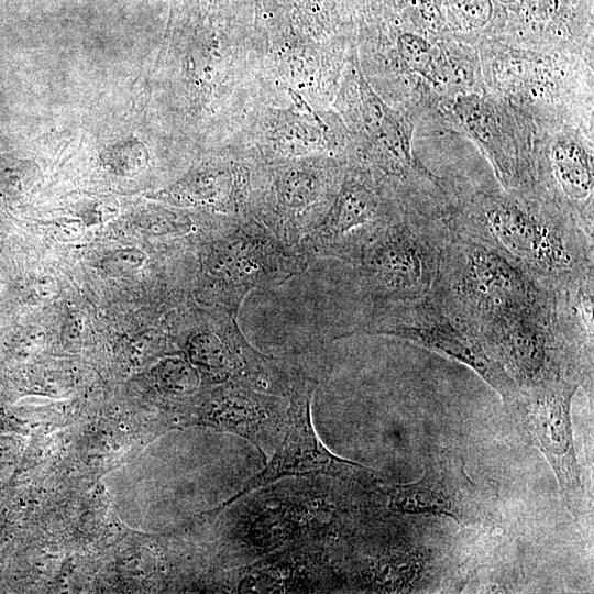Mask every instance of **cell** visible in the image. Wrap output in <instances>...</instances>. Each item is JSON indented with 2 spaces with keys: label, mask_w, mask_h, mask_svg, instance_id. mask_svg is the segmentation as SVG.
I'll return each instance as SVG.
<instances>
[{
  "label": "cell",
  "mask_w": 594,
  "mask_h": 594,
  "mask_svg": "<svg viewBox=\"0 0 594 594\" xmlns=\"http://www.w3.org/2000/svg\"><path fill=\"white\" fill-rule=\"evenodd\" d=\"M449 189L450 230L494 248L552 290L593 276V237L537 189Z\"/></svg>",
  "instance_id": "cell-1"
},
{
  "label": "cell",
  "mask_w": 594,
  "mask_h": 594,
  "mask_svg": "<svg viewBox=\"0 0 594 594\" xmlns=\"http://www.w3.org/2000/svg\"><path fill=\"white\" fill-rule=\"evenodd\" d=\"M553 295L494 248L449 228L432 296L469 332L497 316L547 302Z\"/></svg>",
  "instance_id": "cell-2"
},
{
  "label": "cell",
  "mask_w": 594,
  "mask_h": 594,
  "mask_svg": "<svg viewBox=\"0 0 594 594\" xmlns=\"http://www.w3.org/2000/svg\"><path fill=\"white\" fill-rule=\"evenodd\" d=\"M448 237L441 215L405 210L395 218L351 265L365 312L431 296Z\"/></svg>",
  "instance_id": "cell-3"
},
{
  "label": "cell",
  "mask_w": 594,
  "mask_h": 594,
  "mask_svg": "<svg viewBox=\"0 0 594 594\" xmlns=\"http://www.w3.org/2000/svg\"><path fill=\"white\" fill-rule=\"evenodd\" d=\"M311 260L252 218L211 237L200 252L204 290L218 308L238 314L256 288L282 285Z\"/></svg>",
  "instance_id": "cell-4"
},
{
  "label": "cell",
  "mask_w": 594,
  "mask_h": 594,
  "mask_svg": "<svg viewBox=\"0 0 594 594\" xmlns=\"http://www.w3.org/2000/svg\"><path fill=\"white\" fill-rule=\"evenodd\" d=\"M355 334L386 336L413 342L476 372L508 405L520 389L482 342L455 322L433 296L365 312L343 338Z\"/></svg>",
  "instance_id": "cell-5"
},
{
  "label": "cell",
  "mask_w": 594,
  "mask_h": 594,
  "mask_svg": "<svg viewBox=\"0 0 594 594\" xmlns=\"http://www.w3.org/2000/svg\"><path fill=\"white\" fill-rule=\"evenodd\" d=\"M403 211L397 199L367 169H349L300 250L311 261L332 258L352 265Z\"/></svg>",
  "instance_id": "cell-6"
},
{
  "label": "cell",
  "mask_w": 594,
  "mask_h": 594,
  "mask_svg": "<svg viewBox=\"0 0 594 594\" xmlns=\"http://www.w3.org/2000/svg\"><path fill=\"white\" fill-rule=\"evenodd\" d=\"M440 101L444 118L482 150L504 189H535V147L528 139L525 116L519 120L517 110L487 90Z\"/></svg>",
  "instance_id": "cell-7"
},
{
  "label": "cell",
  "mask_w": 594,
  "mask_h": 594,
  "mask_svg": "<svg viewBox=\"0 0 594 594\" xmlns=\"http://www.w3.org/2000/svg\"><path fill=\"white\" fill-rule=\"evenodd\" d=\"M317 382L294 370L288 395L287 424L277 451L266 466L253 475L231 497L202 515L216 516L252 491L285 476L328 474L341 477H372L366 466L342 459L328 450L318 438L311 421V400ZM201 515V516H202Z\"/></svg>",
  "instance_id": "cell-8"
},
{
  "label": "cell",
  "mask_w": 594,
  "mask_h": 594,
  "mask_svg": "<svg viewBox=\"0 0 594 594\" xmlns=\"http://www.w3.org/2000/svg\"><path fill=\"white\" fill-rule=\"evenodd\" d=\"M187 360L215 385L241 383L260 392L288 397L293 371L255 350L239 328L237 314L219 308L212 322L185 339Z\"/></svg>",
  "instance_id": "cell-9"
},
{
  "label": "cell",
  "mask_w": 594,
  "mask_h": 594,
  "mask_svg": "<svg viewBox=\"0 0 594 594\" xmlns=\"http://www.w3.org/2000/svg\"><path fill=\"white\" fill-rule=\"evenodd\" d=\"M580 382L558 377L521 388L516 405L534 444L550 463L566 507L581 509L584 488L571 422L572 398Z\"/></svg>",
  "instance_id": "cell-10"
},
{
  "label": "cell",
  "mask_w": 594,
  "mask_h": 594,
  "mask_svg": "<svg viewBox=\"0 0 594 594\" xmlns=\"http://www.w3.org/2000/svg\"><path fill=\"white\" fill-rule=\"evenodd\" d=\"M337 174L336 169L311 165L279 168L263 200L250 208L249 218L300 250L336 194L342 178Z\"/></svg>",
  "instance_id": "cell-11"
},
{
  "label": "cell",
  "mask_w": 594,
  "mask_h": 594,
  "mask_svg": "<svg viewBox=\"0 0 594 594\" xmlns=\"http://www.w3.org/2000/svg\"><path fill=\"white\" fill-rule=\"evenodd\" d=\"M535 188L593 237L592 142L570 129L559 131L534 153Z\"/></svg>",
  "instance_id": "cell-12"
},
{
  "label": "cell",
  "mask_w": 594,
  "mask_h": 594,
  "mask_svg": "<svg viewBox=\"0 0 594 594\" xmlns=\"http://www.w3.org/2000/svg\"><path fill=\"white\" fill-rule=\"evenodd\" d=\"M481 63L485 86L525 117L548 107L563 92L562 57L539 48L483 47Z\"/></svg>",
  "instance_id": "cell-13"
},
{
  "label": "cell",
  "mask_w": 594,
  "mask_h": 594,
  "mask_svg": "<svg viewBox=\"0 0 594 594\" xmlns=\"http://www.w3.org/2000/svg\"><path fill=\"white\" fill-rule=\"evenodd\" d=\"M383 492L393 509L407 514L448 516L461 525L483 516L477 486L465 473L464 463L449 455L430 460L420 480L387 485Z\"/></svg>",
  "instance_id": "cell-14"
},
{
  "label": "cell",
  "mask_w": 594,
  "mask_h": 594,
  "mask_svg": "<svg viewBox=\"0 0 594 594\" xmlns=\"http://www.w3.org/2000/svg\"><path fill=\"white\" fill-rule=\"evenodd\" d=\"M288 398L241 383L215 385L197 426L238 435L261 452L275 447L287 424Z\"/></svg>",
  "instance_id": "cell-15"
},
{
  "label": "cell",
  "mask_w": 594,
  "mask_h": 594,
  "mask_svg": "<svg viewBox=\"0 0 594 594\" xmlns=\"http://www.w3.org/2000/svg\"><path fill=\"white\" fill-rule=\"evenodd\" d=\"M249 172L240 166H213L198 169L166 191L176 205L207 207L226 217L249 218Z\"/></svg>",
  "instance_id": "cell-16"
},
{
  "label": "cell",
  "mask_w": 594,
  "mask_h": 594,
  "mask_svg": "<svg viewBox=\"0 0 594 594\" xmlns=\"http://www.w3.org/2000/svg\"><path fill=\"white\" fill-rule=\"evenodd\" d=\"M396 53L402 66L432 89L438 59L437 42L419 33L405 32L396 40Z\"/></svg>",
  "instance_id": "cell-17"
},
{
  "label": "cell",
  "mask_w": 594,
  "mask_h": 594,
  "mask_svg": "<svg viewBox=\"0 0 594 594\" xmlns=\"http://www.w3.org/2000/svg\"><path fill=\"white\" fill-rule=\"evenodd\" d=\"M154 374L161 389L175 398L190 397L201 383L196 367L179 355L164 358L155 367Z\"/></svg>",
  "instance_id": "cell-18"
},
{
  "label": "cell",
  "mask_w": 594,
  "mask_h": 594,
  "mask_svg": "<svg viewBox=\"0 0 594 594\" xmlns=\"http://www.w3.org/2000/svg\"><path fill=\"white\" fill-rule=\"evenodd\" d=\"M458 26L464 32L483 31L493 18L491 0H450Z\"/></svg>",
  "instance_id": "cell-19"
},
{
  "label": "cell",
  "mask_w": 594,
  "mask_h": 594,
  "mask_svg": "<svg viewBox=\"0 0 594 594\" xmlns=\"http://www.w3.org/2000/svg\"><path fill=\"white\" fill-rule=\"evenodd\" d=\"M148 260L146 252L138 248H121L110 252L101 261L109 276H129L140 271Z\"/></svg>",
  "instance_id": "cell-20"
},
{
  "label": "cell",
  "mask_w": 594,
  "mask_h": 594,
  "mask_svg": "<svg viewBox=\"0 0 594 594\" xmlns=\"http://www.w3.org/2000/svg\"><path fill=\"white\" fill-rule=\"evenodd\" d=\"M86 224L79 220H57L50 226V234L61 242H73L85 233Z\"/></svg>",
  "instance_id": "cell-21"
},
{
  "label": "cell",
  "mask_w": 594,
  "mask_h": 594,
  "mask_svg": "<svg viewBox=\"0 0 594 594\" xmlns=\"http://www.w3.org/2000/svg\"><path fill=\"white\" fill-rule=\"evenodd\" d=\"M62 334L64 340L76 342L81 336L84 328V315L78 311L70 312L64 321Z\"/></svg>",
  "instance_id": "cell-22"
},
{
  "label": "cell",
  "mask_w": 594,
  "mask_h": 594,
  "mask_svg": "<svg viewBox=\"0 0 594 594\" xmlns=\"http://www.w3.org/2000/svg\"><path fill=\"white\" fill-rule=\"evenodd\" d=\"M312 1L320 2L321 0H312Z\"/></svg>",
  "instance_id": "cell-23"
}]
</instances>
